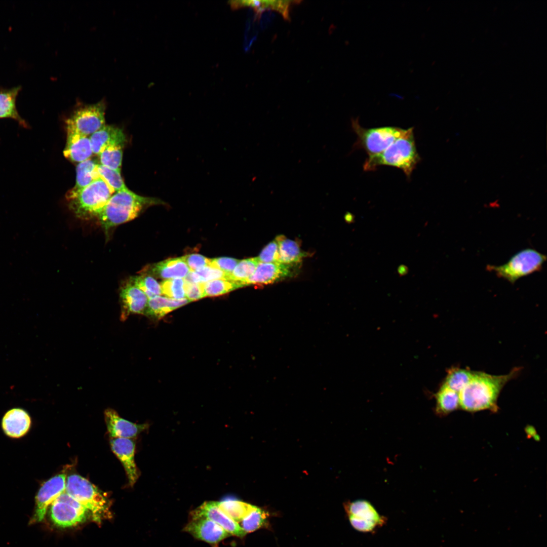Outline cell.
Listing matches in <instances>:
<instances>
[{
    "mask_svg": "<svg viewBox=\"0 0 547 547\" xmlns=\"http://www.w3.org/2000/svg\"><path fill=\"white\" fill-rule=\"evenodd\" d=\"M160 204L163 201L160 199L141 196L128 189L114 192L96 218L107 236L113 227L134 219L146 208Z\"/></svg>",
    "mask_w": 547,
    "mask_h": 547,
    "instance_id": "7a4b0ae2",
    "label": "cell"
},
{
    "mask_svg": "<svg viewBox=\"0 0 547 547\" xmlns=\"http://www.w3.org/2000/svg\"><path fill=\"white\" fill-rule=\"evenodd\" d=\"M473 372L470 369L453 367L449 369L443 384L459 393L470 381Z\"/></svg>",
    "mask_w": 547,
    "mask_h": 547,
    "instance_id": "1f68e13d",
    "label": "cell"
},
{
    "mask_svg": "<svg viewBox=\"0 0 547 547\" xmlns=\"http://www.w3.org/2000/svg\"><path fill=\"white\" fill-rule=\"evenodd\" d=\"M121 320H126L131 314L145 315L148 298L145 294L130 279L120 288Z\"/></svg>",
    "mask_w": 547,
    "mask_h": 547,
    "instance_id": "7c38bea8",
    "label": "cell"
},
{
    "mask_svg": "<svg viewBox=\"0 0 547 547\" xmlns=\"http://www.w3.org/2000/svg\"><path fill=\"white\" fill-rule=\"evenodd\" d=\"M191 518H207L221 527L230 535L242 537L246 533L236 522L218 507L215 501H207L203 503L191 513Z\"/></svg>",
    "mask_w": 547,
    "mask_h": 547,
    "instance_id": "5bb4252c",
    "label": "cell"
},
{
    "mask_svg": "<svg viewBox=\"0 0 547 547\" xmlns=\"http://www.w3.org/2000/svg\"><path fill=\"white\" fill-rule=\"evenodd\" d=\"M436 412L446 415L459 407V393L443 384L435 395Z\"/></svg>",
    "mask_w": 547,
    "mask_h": 547,
    "instance_id": "4316f807",
    "label": "cell"
},
{
    "mask_svg": "<svg viewBox=\"0 0 547 547\" xmlns=\"http://www.w3.org/2000/svg\"><path fill=\"white\" fill-rule=\"evenodd\" d=\"M184 282V280L180 278L164 280L160 284L162 295L175 299L185 298Z\"/></svg>",
    "mask_w": 547,
    "mask_h": 547,
    "instance_id": "8d00e7d4",
    "label": "cell"
},
{
    "mask_svg": "<svg viewBox=\"0 0 547 547\" xmlns=\"http://www.w3.org/2000/svg\"><path fill=\"white\" fill-rule=\"evenodd\" d=\"M190 269L182 258H169L149 265L140 272L164 280L184 278Z\"/></svg>",
    "mask_w": 547,
    "mask_h": 547,
    "instance_id": "e0dca14e",
    "label": "cell"
},
{
    "mask_svg": "<svg viewBox=\"0 0 547 547\" xmlns=\"http://www.w3.org/2000/svg\"><path fill=\"white\" fill-rule=\"evenodd\" d=\"M20 89V87H17L0 91V119H13L27 128V124L19 115L16 109V100Z\"/></svg>",
    "mask_w": 547,
    "mask_h": 547,
    "instance_id": "484cf974",
    "label": "cell"
},
{
    "mask_svg": "<svg viewBox=\"0 0 547 547\" xmlns=\"http://www.w3.org/2000/svg\"><path fill=\"white\" fill-rule=\"evenodd\" d=\"M297 265L280 262H259L254 274L247 281L246 285H267L291 277L296 271Z\"/></svg>",
    "mask_w": 547,
    "mask_h": 547,
    "instance_id": "4fadbf2b",
    "label": "cell"
},
{
    "mask_svg": "<svg viewBox=\"0 0 547 547\" xmlns=\"http://www.w3.org/2000/svg\"><path fill=\"white\" fill-rule=\"evenodd\" d=\"M65 492L85 506L95 522L100 523L111 516L108 499L85 478L77 474L69 475L66 478Z\"/></svg>",
    "mask_w": 547,
    "mask_h": 547,
    "instance_id": "277c9868",
    "label": "cell"
},
{
    "mask_svg": "<svg viewBox=\"0 0 547 547\" xmlns=\"http://www.w3.org/2000/svg\"><path fill=\"white\" fill-rule=\"evenodd\" d=\"M267 513L264 510L255 507L241 522V527L247 534L260 528L267 523Z\"/></svg>",
    "mask_w": 547,
    "mask_h": 547,
    "instance_id": "e575fe53",
    "label": "cell"
},
{
    "mask_svg": "<svg viewBox=\"0 0 547 547\" xmlns=\"http://www.w3.org/2000/svg\"><path fill=\"white\" fill-rule=\"evenodd\" d=\"M111 448L123 464L132 486L136 482L138 474L134 460L135 443L131 439L112 438L110 441Z\"/></svg>",
    "mask_w": 547,
    "mask_h": 547,
    "instance_id": "9a60e30c",
    "label": "cell"
},
{
    "mask_svg": "<svg viewBox=\"0 0 547 547\" xmlns=\"http://www.w3.org/2000/svg\"><path fill=\"white\" fill-rule=\"evenodd\" d=\"M190 302L186 298L175 299L161 295L157 296L148 299L144 315L150 318H160Z\"/></svg>",
    "mask_w": 547,
    "mask_h": 547,
    "instance_id": "7402d4cb",
    "label": "cell"
},
{
    "mask_svg": "<svg viewBox=\"0 0 547 547\" xmlns=\"http://www.w3.org/2000/svg\"><path fill=\"white\" fill-rule=\"evenodd\" d=\"M346 219L349 222H352L353 220L354 219L351 215H348V216L347 215V217H346Z\"/></svg>",
    "mask_w": 547,
    "mask_h": 547,
    "instance_id": "7bdbcfd3",
    "label": "cell"
},
{
    "mask_svg": "<svg viewBox=\"0 0 547 547\" xmlns=\"http://www.w3.org/2000/svg\"><path fill=\"white\" fill-rule=\"evenodd\" d=\"M50 515L54 524L61 528L75 526L91 516L85 506L65 492L52 503Z\"/></svg>",
    "mask_w": 547,
    "mask_h": 547,
    "instance_id": "ba28073f",
    "label": "cell"
},
{
    "mask_svg": "<svg viewBox=\"0 0 547 547\" xmlns=\"http://www.w3.org/2000/svg\"><path fill=\"white\" fill-rule=\"evenodd\" d=\"M104 414L107 430L112 438L135 437L147 426L146 424H136L127 420L111 409L106 410Z\"/></svg>",
    "mask_w": 547,
    "mask_h": 547,
    "instance_id": "ac0fdd59",
    "label": "cell"
},
{
    "mask_svg": "<svg viewBox=\"0 0 547 547\" xmlns=\"http://www.w3.org/2000/svg\"><path fill=\"white\" fill-rule=\"evenodd\" d=\"M204 297L217 296L244 287L240 283L226 279H218L203 283Z\"/></svg>",
    "mask_w": 547,
    "mask_h": 547,
    "instance_id": "f546056e",
    "label": "cell"
},
{
    "mask_svg": "<svg viewBox=\"0 0 547 547\" xmlns=\"http://www.w3.org/2000/svg\"><path fill=\"white\" fill-rule=\"evenodd\" d=\"M100 178L114 192L128 189L121 176V173L101 164L97 165Z\"/></svg>",
    "mask_w": 547,
    "mask_h": 547,
    "instance_id": "d590c367",
    "label": "cell"
},
{
    "mask_svg": "<svg viewBox=\"0 0 547 547\" xmlns=\"http://www.w3.org/2000/svg\"><path fill=\"white\" fill-rule=\"evenodd\" d=\"M239 261L238 259L230 257H218L210 259L209 266L219 269L229 275Z\"/></svg>",
    "mask_w": 547,
    "mask_h": 547,
    "instance_id": "f35d334b",
    "label": "cell"
},
{
    "mask_svg": "<svg viewBox=\"0 0 547 547\" xmlns=\"http://www.w3.org/2000/svg\"><path fill=\"white\" fill-rule=\"evenodd\" d=\"M219 509L237 522H241L256 506L237 500L227 499L217 502Z\"/></svg>",
    "mask_w": 547,
    "mask_h": 547,
    "instance_id": "f1b7e54d",
    "label": "cell"
},
{
    "mask_svg": "<svg viewBox=\"0 0 547 547\" xmlns=\"http://www.w3.org/2000/svg\"><path fill=\"white\" fill-rule=\"evenodd\" d=\"M66 480L65 474H61L44 483L36 497V507L31 523L39 522L44 519L49 505L65 491Z\"/></svg>",
    "mask_w": 547,
    "mask_h": 547,
    "instance_id": "30bf717a",
    "label": "cell"
},
{
    "mask_svg": "<svg viewBox=\"0 0 547 547\" xmlns=\"http://www.w3.org/2000/svg\"><path fill=\"white\" fill-rule=\"evenodd\" d=\"M114 192L100 178L68 200L70 210L82 220L96 218Z\"/></svg>",
    "mask_w": 547,
    "mask_h": 547,
    "instance_id": "5b68a950",
    "label": "cell"
},
{
    "mask_svg": "<svg viewBox=\"0 0 547 547\" xmlns=\"http://www.w3.org/2000/svg\"><path fill=\"white\" fill-rule=\"evenodd\" d=\"M344 508L347 516L375 523L379 527L386 522V519L380 515L373 505L366 500L358 499L349 501L345 504Z\"/></svg>",
    "mask_w": 547,
    "mask_h": 547,
    "instance_id": "ffe728a7",
    "label": "cell"
},
{
    "mask_svg": "<svg viewBox=\"0 0 547 547\" xmlns=\"http://www.w3.org/2000/svg\"><path fill=\"white\" fill-rule=\"evenodd\" d=\"M398 271L400 275L404 276L408 272V269L406 266L401 265L398 267Z\"/></svg>",
    "mask_w": 547,
    "mask_h": 547,
    "instance_id": "b9f144b4",
    "label": "cell"
},
{
    "mask_svg": "<svg viewBox=\"0 0 547 547\" xmlns=\"http://www.w3.org/2000/svg\"><path fill=\"white\" fill-rule=\"evenodd\" d=\"M181 257L187 264L190 271H195L210 265V259L201 254H190Z\"/></svg>",
    "mask_w": 547,
    "mask_h": 547,
    "instance_id": "ab89813d",
    "label": "cell"
},
{
    "mask_svg": "<svg viewBox=\"0 0 547 547\" xmlns=\"http://www.w3.org/2000/svg\"><path fill=\"white\" fill-rule=\"evenodd\" d=\"M351 126L357 136L354 148L363 149L368 157L383 152L406 131L396 127L364 128L360 126L358 119L351 120Z\"/></svg>",
    "mask_w": 547,
    "mask_h": 547,
    "instance_id": "52a82bcc",
    "label": "cell"
},
{
    "mask_svg": "<svg viewBox=\"0 0 547 547\" xmlns=\"http://www.w3.org/2000/svg\"><path fill=\"white\" fill-rule=\"evenodd\" d=\"M257 257L259 262H278L279 247L276 240L275 239L267 244Z\"/></svg>",
    "mask_w": 547,
    "mask_h": 547,
    "instance_id": "74e56055",
    "label": "cell"
},
{
    "mask_svg": "<svg viewBox=\"0 0 547 547\" xmlns=\"http://www.w3.org/2000/svg\"><path fill=\"white\" fill-rule=\"evenodd\" d=\"M126 141L124 134L113 141L99 155L100 164L121 173L123 149Z\"/></svg>",
    "mask_w": 547,
    "mask_h": 547,
    "instance_id": "d4e9b609",
    "label": "cell"
},
{
    "mask_svg": "<svg viewBox=\"0 0 547 547\" xmlns=\"http://www.w3.org/2000/svg\"><path fill=\"white\" fill-rule=\"evenodd\" d=\"M228 275L211 266H206L195 271H189L184 278L185 281L192 283H204L218 279H228Z\"/></svg>",
    "mask_w": 547,
    "mask_h": 547,
    "instance_id": "d6a6232c",
    "label": "cell"
},
{
    "mask_svg": "<svg viewBox=\"0 0 547 547\" xmlns=\"http://www.w3.org/2000/svg\"><path fill=\"white\" fill-rule=\"evenodd\" d=\"M546 260L545 255L527 248L517 252L506 263L498 266L489 265L487 269L514 284L522 277L540 270Z\"/></svg>",
    "mask_w": 547,
    "mask_h": 547,
    "instance_id": "8992f818",
    "label": "cell"
},
{
    "mask_svg": "<svg viewBox=\"0 0 547 547\" xmlns=\"http://www.w3.org/2000/svg\"><path fill=\"white\" fill-rule=\"evenodd\" d=\"M420 161L413 128H411L406 129L404 133L383 152L368 157L363 167L365 171H373L382 165L395 167L401 169L409 178Z\"/></svg>",
    "mask_w": 547,
    "mask_h": 547,
    "instance_id": "3957f363",
    "label": "cell"
},
{
    "mask_svg": "<svg viewBox=\"0 0 547 547\" xmlns=\"http://www.w3.org/2000/svg\"><path fill=\"white\" fill-rule=\"evenodd\" d=\"M97 164L91 159L79 163L76 167V182L74 187L66 194V200L74 197L95 180L100 178Z\"/></svg>",
    "mask_w": 547,
    "mask_h": 547,
    "instance_id": "44dd1931",
    "label": "cell"
},
{
    "mask_svg": "<svg viewBox=\"0 0 547 547\" xmlns=\"http://www.w3.org/2000/svg\"><path fill=\"white\" fill-rule=\"evenodd\" d=\"M184 530L213 547H217L220 541L230 536L216 523L204 517L191 518Z\"/></svg>",
    "mask_w": 547,
    "mask_h": 547,
    "instance_id": "8fae6325",
    "label": "cell"
},
{
    "mask_svg": "<svg viewBox=\"0 0 547 547\" xmlns=\"http://www.w3.org/2000/svg\"><path fill=\"white\" fill-rule=\"evenodd\" d=\"M124 134L122 129L105 125L90 136L93 153L99 155L113 141Z\"/></svg>",
    "mask_w": 547,
    "mask_h": 547,
    "instance_id": "83f0119b",
    "label": "cell"
},
{
    "mask_svg": "<svg viewBox=\"0 0 547 547\" xmlns=\"http://www.w3.org/2000/svg\"><path fill=\"white\" fill-rule=\"evenodd\" d=\"M291 1H236L230 2L232 8H239L250 6L253 8L257 14L262 11L270 9L280 13L286 19H289V9L292 3Z\"/></svg>",
    "mask_w": 547,
    "mask_h": 547,
    "instance_id": "cb8c5ba5",
    "label": "cell"
},
{
    "mask_svg": "<svg viewBox=\"0 0 547 547\" xmlns=\"http://www.w3.org/2000/svg\"><path fill=\"white\" fill-rule=\"evenodd\" d=\"M105 102L82 105L76 108L66 121V127L90 136L105 125Z\"/></svg>",
    "mask_w": 547,
    "mask_h": 547,
    "instance_id": "9c48e42d",
    "label": "cell"
},
{
    "mask_svg": "<svg viewBox=\"0 0 547 547\" xmlns=\"http://www.w3.org/2000/svg\"><path fill=\"white\" fill-rule=\"evenodd\" d=\"M67 139L63 154L66 158L79 163L90 159L93 153L90 136L66 127Z\"/></svg>",
    "mask_w": 547,
    "mask_h": 547,
    "instance_id": "2e32d148",
    "label": "cell"
},
{
    "mask_svg": "<svg viewBox=\"0 0 547 547\" xmlns=\"http://www.w3.org/2000/svg\"><path fill=\"white\" fill-rule=\"evenodd\" d=\"M275 240L279 247L278 262L298 264L306 256L305 253L301 250L299 244L295 241L289 239L284 235L278 236Z\"/></svg>",
    "mask_w": 547,
    "mask_h": 547,
    "instance_id": "603a6c76",
    "label": "cell"
},
{
    "mask_svg": "<svg viewBox=\"0 0 547 547\" xmlns=\"http://www.w3.org/2000/svg\"><path fill=\"white\" fill-rule=\"evenodd\" d=\"M30 423V417L25 411L14 408L6 413L3 419L2 426L8 436L19 438L28 432Z\"/></svg>",
    "mask_w": 547,
    "mask_h": 547,
    "instance_id": "d6986e66",
    "label": "cell"
},
{
    "mask_svg": "<svg viewBox=\"0 0 547 547\" xmlns=\"http://www.w3.org/2000/svg\"><path fill=\"white\" fill-rule=\"evenodd\" d=\"M259 263L257 257L240 260L231 273L228 275V279L240 283L244 286H247V281L254 274Z\"/></svg>",
    "mask_w": 547,
    "mask_h": 547,
    "instance_id": "4dcf8cb0",
    "label": "cell"
},
{
    "mask_svg": "<svg viewBox=\"0 0 547 547\" xmlns=\"http://www.w3.org/2000/svg\"><path fill=\"white\" fill-rule=\"evenodd\" d=\"M132 276L130 281L141 290L148 299L162 295L160 284L152 276L145 273Z\"/></svg>",
    "mask_w": 547,
    "mask_h": 547,
    "instance_id": "836d02e7",
    "label": "cell"
},
{
    "mask_svg": "<svg viewBox=\"0 0 547 547\" xmlns=\"http://www.w3.org/2000/svg\"><path fill=\"white\" fill-rule=\"evenodd\" d=\"M519 368L505 375H493L483 372L474 371L467 384L459 393V407L474 412L498 410L499 395L506 383L516 376Z\"/></svg>",
    "mask_w": 547,
    "mask_h": 547,
    "instance_id": "6da1fadb",
    "label": "cell"
},
{
    "mask_svg": "<svg viewBox=\"0 0 547 547\" xmlns=\"http://www.w3.org/2000/svg\"><path fill=\"white\" fill-rule=\"evenodd\" d=\"M185 298L190 302L204 297L203 283H189L184 280Z\"/></svg>",
    "mask_w": 547,
    "mask_h": 547,
    "instance_id": "60d3db41",
    "label": "cell"
}]
</instances>
